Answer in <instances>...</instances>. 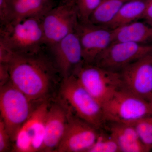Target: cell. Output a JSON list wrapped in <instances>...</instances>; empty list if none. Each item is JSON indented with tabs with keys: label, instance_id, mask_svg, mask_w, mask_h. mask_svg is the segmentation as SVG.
<instances>
[{
	"label": "cell",
	"instance_id": "52a82bcc",
	"mask_svg": "<svg viewBox=\"0 0 152 152\" xmlns=\"http://www.w3.org/2000/svg\"><path fill=\"white\" fill-rule=\"evenodd\" d=\"M79 22L75 0H62L44 15L45 45L49 48L75 31Z\"/></svg>",
	"mask_w": 152,
	"mask_h": 152
},
{
	"label": "cell",
	"instance_id": "603a6c76",
	"mask_svg": "<svg viewBox=\"0 0 152 152\" xmlns=\"http://www.w3.org/2000/svg\"><path fill=\"white\" fill-rule=\"evenodd\" d=\"M12 142L5 125L0 118V152L12 151Z\"/></svg>",
	"mask_w": 152,
	"mask_h": 152
},
{
	"label": "cell",
	"instance_id": "5bb4252c",
	"mask_svg": "<svg viewBox=\"0 0 152 152\" xmlns=\"http://www.w3.org/2000/svg\"><path fill=\"white\" fill-rule=\"evenodd\" d=\"M69 108L59 103L50 105L45 122V137L41 152H56L67 124Z\"/></svg>",
	"mask_w": 152,
	"mask_h": 152
},
{
	"label": "cell",
	"instance_id": "277c9868",
	"mask_svg": "<svg viewBox=\"0 0 152 152\" xmlns=\"http://www.w3.org/2000/svg\"><path fill=\"white\" fill-rule=\"evenodd\" d=\"M105 123L133 124L152 115L149 101L121 89L102 104Z\"/></svg>",
	"mask_w": 152,
	"mask_h": 152
},
{
	"label": "cell",
	"instance_id": "7c38bea8",
	"mask_svg": "<svg viewBox=\"0 0 152 152\" xmlns=\"http://www.w3.org/2000/svg\"><path fill=\"white\" fill-rule=\"evenodd\" d=\"M75 31L80 42L83 62L86 64H94L113 43L112 30L102 26L79 22Z\"/></svg>",
	"mask_w": 152,
	"mask_h": 152
},
{
	"label": "cell",
	"instance_id": "4fadbf2b",
	"mask_svg": "<svg viewBox=\"0 0 152 152\" xmlns=\"http://www.w3.org/2000/svg\"><path fill=\"white\" fill-rule=\"evenodd\" d=\"M47 48L62 78L72 75L83 62L80 42L75 31Z\"/></svg>",
	"mask_w": 152,
	"mask_h": 152
},
{
	"label": "cell",
	"instance_id": "30bf717a",
	"mask_svg": "<svg viewBox=\"0 0 152 152\" xmlns=\"http://www.w3.org/2000/svg\"><path fill=\"white\" fill-rule=\"evenodd\" d=\"M99 130L77 116L69 108L65 131L56 152H88L96 140Z\"/></svg>",
	"mask_w": 152,
	"mask_h": 152
},
{
	"label": "cell",
	"instance_id": "2e32d148",
	"mask_svg": "<svg viewBox=\"0 0 152 152\" xmlns=\"http://www.w3.org/2000/svg\"><path fill=\"white\" fill-rule=\"evenodd\" d=\"M110 134L116 142L120 152H149L142 142L132 125L109 123Z\"/></svg>",
	"mask_w": 152,
	"mask_h": 152
},
{
	"label": "cell",
	"instance_id": "ffe728a7",
	"mask_svg": "<svg viewBox=\"0 0 152 152\" xmlns=\"http://www.w3.org/2000/svg\"><path fill=\"white\" fill-rule=\"evenodd\" d=\"M132 125L142 142L150 151L152 146V115L142 118Z\"/></svg>",
	"mask_w": 152,
	"mask_h": 152
},
{
	"label": "cell",
	"instance_id": "cb8c5ba5",
	"mask_svg": "<svg viewBox=\"0 0 152 152\" xmlns=\"http://www.w3.org/2000/svg\"><path fill=\"white\" fill-rule=\"evenodd\" d=\"M11 22L10 14L6 0H0V24L1 26Z\"/></svg>",
	"mask_w": 152,
	"mask_h": 152
},
{
	"label": "cell",
	"instance_id": "7402d4cb",
	"mask_svg": "<svg viewBox=\"0 0 152 152\" xmlns=\"http://www.w3.org/2000/svg\"><path fill=\"white\" fill-rule=\"evenodd\" d=\"M101 0H75L79 22L83 23L89 22L92 15Z\"/></svg>",
	"mask_w": 152,
	"mask_h": 152
},
{
	"label": "cell",
	"instance_id": "484cf974",
	"mask_svg": "<svg viewBox=\"0 0 152 152\" xmlns=\"http://www.w3.org/2000/svg\"><path fill=\"white\" fill-rule=\"evenodd\" d=\"M10 81L9 64L0 63V86H2Z\"/></svg>",
	"mask_w": 152,
	"mask_h": 152
},
{
	"label": "cell",
	"instance_id": "6da1fadb",
	"mask_svg": "<svg viewBox=\"0 0 152 152\" xmlns=\"http://www.w3.org/2000/svg\"><path fill=\"white\" fill-rule=\"evenodd\" d=\"M9 66L10 82L34 103L47 99L60 75L46 47L34 53L14 54Z\"/></svg>",
	"mask_w": 152,
	"mask_h": 152
},
{
	"label": "cell",
	"instance_id": "9a60e30c",
	"mask_svg": "<svg viewBox=\"0 0 152 152\" xmlns=\"http://www.w3.org/2000/svg\"><path fill=\"white\" fill-rule=\"evenodd\" d=\"M6 1L10 14L11 23L31 17H43L48 12L56 5L53 0Z\"/></svg>",
	"mask_w": 152,
	"mask_h": 152
},
{
	"label": "cell",
	"instance_id": "83f0119b",
	"mask_svg": "<svg viewBox=\"0 0 152 152\" xmlns=\"http://www.w3.org/2000/svg\"><path fill=\"white\" fill-rule=\"evenodd\" d=\"M149 102H150V104H151V106L152 109V96L151 98V99L149 100Z\"/></svg>",
	"mask_w": 152,
	"mask_h": 152
},
{
	"label": "cell",
	"instance_id": "d6986e66",
	"mask_svg": "<svg viewBox=\"0 0 152 152\" xmlns=\"http://www.w3.org/2000/svg\"><path fill=\"white\" fill-rule=\"evenodd\" d=\"M130 0H101L89 23L106 27L113 20L121 8Z\"/></svg>",
	"mask_w": 152,
	"mask_h": 152
},
{
	"label": "cell",
	"instance_id": "d4e9b609",
	"mask_svg": "<svg viewBox=\"0 0 152 152\" xmlns=\"http://www.w3.org/2000/svg\"><path fill=\"white\" fill-rule=\"evenodd\" d=\"M14 54L1 41H0V63L9 64Z\"/></svg>",
	"mask_w": 152,
	"mask_h": 152
},
{
	"label": "cell",
	"instance_id": "ac0fdd59",
	"mask_svg": "<svg viewBox=\"0 0 152 152\" xmlns=\"http://www.w3.org/2000/svg\"><path fill=\"white\" fill-rule=\"evenodd\" d=\"M146 0H130L125 3L107 26L111 30L142 19Z\"/></svg>",
	"mask_w": 152,
	"mask_h": 152
},
{
	"label": "cell",
	"instance_id": "3957f363",
	"mask_svg": "<svg viewBox=\"0 0 152 152\" xmlns=\"http://www.w3.org/2000/svg\"><path fill=\"white\" fill-rule=\"evenodd\" d=\"M60 94L75 115L100 130L105 124L102 104L80 84L73 74L62 78Z\"/></svg>",
	"mask_w": 152,
	"mask_h": 152
},
{
	"label": "cell",
	"instance_id": "ba28073f",
	"mask_svg": "<svg viewBox=\"0 0 152 152\" xmlns=\"http://www.w3.org/2000/svg\"><path fill=\"white\" fill-rule=\"evenodd\" d=\"M50 104L48 99L37 104L21 127L12 143V152H41L45 137V122Z\"/></svg>",
	"mask_w": 152,
	"mask_h": 152
},
{
	"label": "cell",
	"instance_id": "8992f818",
	"mask_svg": "<svg viewBox=\"0 0 152 152\" xmlns=\"http://www.w3.org/2000/svg\"><path fill=\"white\" fill-rule=\"evenodd\" d=\"M21 91L9 82L0 88L1 118L13 142L21 127L36 106Z\"/></svg>",
	"mask_w": 152,
	"mask_h": 152
},
{
	"label": "cell",
	"instance_id": "e0dca14e",
	"mask_svg": "<svg viewBox=\"0 0 152 152\" xmlns=\"http://www.w3.org/2000/svg\"><path fill=\"white\" fill-rule=\"evenodd\" d=\"M113 42L126 41L140 44H152V25L146 22H133L112 30Z\"/></svg>",
	"mask_w": 152,
	"mask_h": 152
},
{
	"label": "cell",
	"instance_id": "4316f807",
	"mask_svg": "<svg viewBox=\"0 0 152 152\" xmlns=\"http://www.w3.org/2000/svg\"><path fill=\"white\" fill-rule=\"evenodd\" d=\"M142 19L149 24L152 25V0L146 1L145 9Z\"/></svg>",
	"mask_w": 152,
	"mask_h": 152
},
{
	"label": "cell",
	"instance_id": "9c48e42d",
	"mask_svg": "<svg viewBox=\"0 0 152 152\" xmlns=\"http://www.w3.org/2000/svg\"><path fill=\"white\" fill-rule=\"evenodd\" d=\"M152 52V44L120 41L111 44L96 59L94 64L110 70L122 69Z\"/></svg>",
	"mask_w": 152,
	"mask_h": 152
},
{
	"label": "cell",
	"instance_id": "f1b7e54d",
	"mask_svg": "<svg viewBox=\"0 0 152 152\" xmlns=\"http://www.w3.org/2000/svg\"><path fill=\"white\" fill-rule=\"evenodd\" d=\"M151 151H152V146L151 147Z\"/></svg>",
	"mask_w": 152,
	"mask_h": 152
},
{
	"label": "cell",
	"instance_id": "8fae6325",
	"mask_svg": "<svg viewBox=\"0 0 152 152\" xmlns=\"http://www.w3.org/2000/svg\"><path fill=\"white\" fill-rule=\"evenodd\" d=\"M122 89L149 101L152 96V52L120 72Z\"/></svg>",
	"mask_w": 152,
	"mask_h": 152
},
{
	"label": "cell",
	"instance_id": "5b68a950",
	"mask_svg": "<svg viewBox=\"0 0 152 152\" xmlns=\"http://www.w3.org/2000/svg\"><path fill=\"white\" fill-rule=\"evenodd\" d=\"M79 83L102 104L122 88L120 72L83 62L73 74Z\"/></svg>",
	"mask_w": 152,
	"mask_h": 152
},
{
	"label": "cell",
	"instance_id": "f546056e",
	"mask_svg": "<svg viewBox=\"0 0 152 152\" xmlns=\"http://www.w3.org/2000/svg\"><path fill=\"white\" fill-rule=\"evenodd\" d=\"M61 1H62V0H61Z\"/></svg>",
	"mask_w": 152,
	"mask_h": 152
},
{
	"label": "cell",
	"instance_id": "7a4b0ae2",
	"mask_svg": "<svg viewBox=\"0 0 152 152\" xmlns=\"http://www.w3.org/2000/svg\"><path fill=\"white\" fill-rule=\"evenodd\" d=\"M43 18L31 17L1 26L0 41L15 54L39 51L45 47Z\"/></svg>",
	"mask_w": 152,
	"mask_h": 152
},
{
	"label": "cell",
	"instance_id": "44dd1931",
	"mask_svg": "<svg viewBox=\"0 0 152 152\" xmlns=\"http://www.w3.org/2000/svg\"><path fill=\"white\" fill-rule=\"evenodd\" d=\"M110 134V133H109ZM118 145L110 134L100 132L96 140L88 152H119Z\"/></svg>",
	"mask_w": 152,
	"mask_h": 152
}]
</instances>
